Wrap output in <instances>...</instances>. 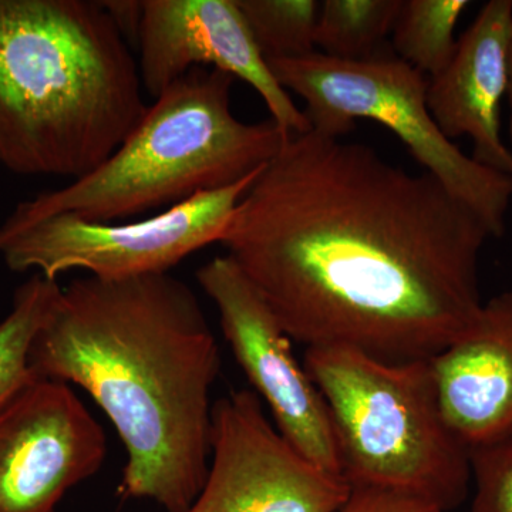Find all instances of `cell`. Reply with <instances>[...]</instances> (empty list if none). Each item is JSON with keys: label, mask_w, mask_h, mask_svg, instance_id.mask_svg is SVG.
<instances>
[{"label": "cell", "mask_w": 512, "mask_h": 512, "mask_svg": "<svg viewBox=\"0 0 512 512\" xmlns=\"http://www.w3.org/2000/svg\"><path fill=\"white\" fill-rule=\"evenodd\" d=\"M490 238L431 175L311 128L259 171L220 244L295 342L406 363L476 320Z\"/></svg>", "instance_id": "obj_1"}, {"label": "cell", "mask_w": 512, "mask_h": 512, "mask_svg": "<svg viewBox=\"0 0 512 512\" xmlns=\"http://www.w3.org/2000/svg\"><path fill=\"white\" fill-rule=\"evenodd\" d=\"M37 376L76 384L127 451L120 493L185 512L211 460L217 339L174 275L84 276L60 289L30 352Z\"/></svg>", "instance_id": "obj_2"}, {"label": "cell", "mask_w": 512, "mask_h": 512, "mask_svg": "<svg viewBox=\"0 0 512 512\" xmlns=\"http://www.w3.org/2000/svg\"><path fill=\"white\" fill-rule=\"evenodd\" d=\"M148 107L126 36L101 2L0 0V165L80 180Z\"/></svg>", "instance_id": "obj_3"}, {"label": "cell", "mask_w": 512, "mask_h": 512, "mask_svg": "<svg viewBox=\"0 0 512 512\" xmlns=\"http://www.w3.org/2000/svg\"><path fill=\"white\" fill-rule=\"evenodd\" d=\"M235 80L210 67L190 70L157 97L100 167L19 202L0 225V245L52 215L116 222L175 207L258 173L289 136L272 119L249 124L234 116Z\"/></svg>", "instance_id": "obj_4"}, {"label": "cell", "mask_w": 512, "mask_h": 512, "mask_svg": "<svg viewBox=\"0 0 512 512\" xmlns=\"http://www.w3.org/2000/svg\"><path fill=\"white\" fill-rule=\"evenodd\" d=\"M303 366L328 406L342 476L456 510L471 485L470 450L441 412L430 360L383 362L346 348H306Z\"/></svg>", "instance_id": "obj_5"}, {"label": "cell", "mask_w": 512, "mask_h": 512, "mask_svg": "<svg viewBox=\"0 0 512 512\" xmlns=\"http://www.w3.org/2000/svg\"><path fill=\"white\" fill-rule=\"evenodd\" d=\"M268 64L286 92L305 101L313 130L342 137L359 119L383 124L409 148L424 173L483 221L491 237H503L512 178L477 163L444 136L427 104L424 74L400 59L342 62L318 52Z\"/></svg>", "instance_id": "obj_6"}, {"label": "cell", "mask_w": 512, "mask_h": 512, "mask_svg": "<svg viewBox=\"0 0 512 512\" xmlns=\"http://www.w3.org/2000/svg\"><path fill=\"white\" fill-rule=\"evenodd\" d=\"M258 173L143 221L120 224L86 221L69 212L52 215L3 242L0 256L10 271L35 269L49 281L74 269L101 279L168 274L188 255L221 242Z\"/></svg>", "instance_id": "obj_7"}, {"label": "cell", "mask_w": 512, "mask_h": 512, "mask_svg": "<svg viewBox=\"0 0 512 512\" xmlns=\"http://www.w3.org/2000/svg\"><path fill=\"white\" fill-rule=\"evenodd\" d=\"M197 281L217 306L222 335L276 429L303 457L343 477L325 399L261 293L228 255L202 265Z\"/></svg>", "instance_id": "obj_8"}, {"label": "cell", "mask_w": 512, "mask_h": 512, "mask_svg": "<svg viewBox=\"0 0 512 512\" xmlns=\"http://www.w3.org/2000/svg\"><path fill=\"white\" fill-rule=\"evenodd\" d=\"M349 493L285 440L255 392L238 390L214 404L210 468L185 512H338Z\"/></svg>", "instance_id": "obj_9"}, {"label": "cell", "mask_w": 512, "mask_h": 512, "mask_svg": "<svg viewBox=\"0 0 512 512\" xmlns=\"http://www.w3.org/2000/svg\"><path fill=\"white\" fill-rule=\"evenodd\" d=\"M106 454V434L72 386L37 377L0 407V512H56Z\"/></svg>", "instance_id": "obj_10"}, {"label": "cell", "mask_w": 512, "mask_h": 512, "mask_svg": "<svg viewBox=\"0 0 512 512\" xmlns=\"http://www.w3.org/2000/svg\"><path fill=\"white\" fill-rule=\"evenodd\" d=\"M138 47L141 83L154 99L195 67L231 74L254 87L288 136L311 130L305 111L272 73L237 0H143Z\"/></svg>", "instance_id": "obj_11"}, {"label": "cell", "mask_w": 512, "mask_h": 512, "mask_svg": "<svg viewBox=\"0 0 512 512\" xmlns=\"http://www.w3.org/2000/svg\"><path fill=\"white\" fill-rule=\"evenodd\" d=\"M511 46L512 0H490L458 39L446 69L431 77L427 104L444 136L470 137L477 163L512 178V151L500 127Z\"/></svg>", "instance_id": "obj_12"}, {"label": "cell", "mask_w": 512, "mask_h": 512, "mask_svg": "<svg viewBox=\"0 0 512 512\" xmlns=\"http://www.w3.org/2000/svg\"><path fill=\"white\" fill-rule=\"evenodd\" d=\"M430 367L444 419L468 450L512 437V292L484 302Z\"/></svg>", "instance_id": "obj_13"}, {"label": "cell", "mask_w": 512, "mask_h": 512, "mask_svg": "<svg viewBox=\"0 0 512 512\" xmlns=\"http://www.w3.org/2000/svg\"><path fill=\"white\" fill-rule=\"evenodd\" d=\"M403 0H325L315 30L316 52L342 62H363L392 35Z\"/></svg>", "instance_id": "obj_14"}, {"label": "cell", "mask_w": 512, "mask_h": 512, "mask_svg": "<svg viewBox=\"0 0 512 512\" xmlns=\"http://www.w3.org/2000/svg\"><path fill=\"white\" fill-rule=\"evenodd\" d=\"M471 2L403 0L392 32L399 59L421 74L437 76L456 53L454 30Z\"/></svg>", "instance_id": "obj_15"}, {"label": "cell", "mask_w": 512, "mask_h": 512, "mask_svg": "<svg viewBox=\"0 0 512 512\" xmlns=\"http://www.w3.org/2000/svg\"><path fill=\"white\" fill-rule=\"evenodd\" d=\"M60 289L56 281L33 275L16 291L12 309L0 322V407L39 377L30 366V352Z\"/></svg>", "instance_id": "obj_16"}, {"label": "cell", "mask_w": 512, "mask_h": 512, "mask_svg": "<svg viewBox=\"0 0 512 512\" xmlns=\"http://www.w3.org/2000/svg\"><path fill=\"white\" fill-rule=\"evenodd\" d=\"M237 5L266 63L316 53V0H237Z\"/></svg>", "instance_id": "obj_17"}, {"label": "cell", "mask_w": 512, "mask_h": 512, "mask_svg": "<svg viewBox=\"0 0 512 512\" xmlns=\"http://www.w3.org/2000/svg\"><path fill=\"white\" fill-rule=\"evenodd\" d=\"M471 512H512V437L470 451Z\"/></svg>", "instance_id": "obj_18"}, {"label": "cell", "mask_w": 512, "mask_h": 512, "mask_svg": "<svg viewBox=\"0 0 512 512\" xmlns=\"http://www.w3.org/2000/svg\"><path fill=\"white\" fill-rule=\"evenodd\" d=\"M338 512H444L437 505L399 493L376 487H350V493Z\"/></svg>", "instance_id": "obj_19"}, {"label": "cell", "mask_w": 512, "mask_h": 512, "mask_svg": "<svg viewBox=\"0 0 512 512\" xmlns=\"http://www.w3.org/2000/svg\"><path fill=\"white\" fill-rule=\"evenodd\" d=\"M101 5L109 12L126 39L130 36L137 37L143 12L141 2H101Z\"/></svg>", "instance_id": "obj_20"}, {"label": "cell", "mask_w": 512, "mask_h": 512, "mask_svg": "<svg viewBox=\"0 0 512 512\" xmlns=\"http://www.w3.org/2000/svg\"><path fill=\"white\" fill-rule=\"evenodd\" d=\"M507 99H508V104H510V138H511V146H512V46H511V56H510V87H508Z\"/></svg>", "instance_id": "obj_21"}]
</instances>
